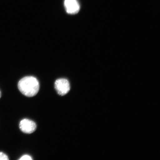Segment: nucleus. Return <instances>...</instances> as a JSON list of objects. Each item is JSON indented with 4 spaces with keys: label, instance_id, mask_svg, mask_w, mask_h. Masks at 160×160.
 <instances>
[{
    "label": "nucleus",
    "instance_id": "obj_1",
    "mask_svg": "<svg viewBox=\"0 0 160 160\" xmlns=\"http://www.w3.org/2000/svg\"><path fill=\"white\" fill-rule=\"evenodd\" d=\"M18 88L23 95L32 97L37 95L38 92L39 83L36 78L28 76L20 80L18 83Z\"/></svg>",
    "mask_w": 160,
    "mask_h": 160
},
{
    "label": "nucleus",
    "instance_id": "obj_2",
    "mask_svg": "<svg viewBox=\"0 0 160 160\" xmlns=\"http://www.w3.org/2000/svg\"><path fill=\"white\" fill-rule=\"evenodd\" d=\"M55 88L59 95H65L69 92L70 90L69 82L65 78L58 79L55 82Z\"/></svg>",
    "mask_w": 160,
    "mask_h": 160
},
{
    "label": "nucleus",
    "instance_id": "obj_3",
    "mask_svg": "<svg viewBox=\"0 0 160 160\" xmlns=\"http://www.w3.org/2000/svg\"><path fill=\"white\" fill-rule=\"evenodd\" d=\"M19 126L21 131L25 133H32L37 129V125L35 122L27 119L22 120L20 122Z\"/></svg>",
    "mask_w": 160,
    "mask_h": 160
},
{
    "label": "nucleus",
    "instance_id": "obj_4",
    "mask_svg": "<svg viewBox=\"0 0 160 160\" xmlns=\"http://www.w3.org/2000/svg\"><path fill=\"white\" fill-rule=\"evenodd\" d=\"M64 5L67 12L75 14L79 11L80 5L77 0H65Z\"/></svg>",
    "mask_w": 160,
    "mask_h": 160
},
{
    "label": "nucleus",
    "instance_id": "obj_5",
    "mask_svg": "<svg viewBox=\"0 0 160 160\" xmlns=\"http://www.w3.org/2000/svg\"><path fill=\"white\" fill-rule=\"evenodd\" d=\"M8 157L5 153L0 152V160H9Z\"/></svg>",
    "mask_w": 160,
    "mask_h": 160
},
{
    "label": "nucleus",
    "instance_id": "obj_6",
    "mask_svg": "<svg viewBox=\"0 0 160 160\" xmlns=\"http://www.w3.org/2000/svg\"><path fill=\"white\" fill-rule=\"evenodd\" d=\"M32 159V158L28 155H23L19 159L20 160H31Z\"/></svg>",
    "mask_w": 160,
    "mask_h": 160
},
{
    "label": "nucleus",
    "instance_id": "obj_7",
    "mask_svg": "<svg viewBox=\"0 0 160 160\" xmlns=\"http://www.w3.org/2000/svg\"><path fill=\"white\" fill-rule=\"evenodd\" d=\"M1 91H0V98H1Z\"/></svg>",
    "mask_w": 160,
    "mask_h": 160
}]
</instances>
